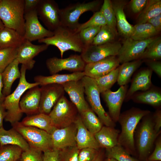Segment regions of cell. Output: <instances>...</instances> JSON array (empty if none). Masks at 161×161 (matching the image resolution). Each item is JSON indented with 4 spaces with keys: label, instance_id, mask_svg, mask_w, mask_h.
<instances>
[{
    "label": "cell",
    "instance_id": "1",
    "mask_svg": "<svg viewBox=\"0 0 161 161\" xmlns=\"http://www.w3.org/2000/svg\"><path fill=\"white\" fill-rule=\"evenodd\" d=\"M150 113L148 110L133 108L120 114L118 121L121 131L118 138V144L129 153L135 151L134 132L140 120Z\"/></svg>",
    "mask_w": 161,
    "mask_h": 161
},
{
    "label": "cell",
    "instance_id": "2",
    "mask_svg": "<svg viewBox=\"0 0 161 161\" xmlns=\"http://www.w3.org/2000/svg\"><path fill=\"white\" fill-rule=\"evenodd\" d=\"M27 68L22 65L20 69L21 76L18 83L14 91L5 97L3 102L6 110L4 120L12 125L19 122L23 113L20 109L19 103L24 93L27 90L34 86H39L38 83L28 82L26 78Z\"/></svg>",
    "mask_w": 161,
    "mask_h": 161
},
{
    "label": "cell",
    "instance_id": "3",
    "mask_svg": "<svg viewBox=\"0 0 161 161\" xmlns=\"http://www.w3.org/2000/svg\"><path fill=\"white\" fill-rule=\"evenodd\" d=\"M53 32L52 36L38 40V42L57 47L60 51L61 58L64 53L69 50L82 52L84 46L80 39L79 32L61 25Z\"/></svg>",
    "mask_w": 161,
    "mask_h": 161
},
{
    "label": "cell",
    "instance_id": "4",
    "mask_svg": "<svg viewBox=\"0 0 161 161\" xmlns=\"http://www.w3.org/2000/svg\"><path fill=\"white\" fill-rule=\"evenodd\" d=\"M0 18L5 27L24 36V0H0Z\"/></svg>",
    "mask_w": 161,
    "mask_h": 161
},
{
    "label": "cell",
    "instance_id": "5",
    "mask_svg": "<svg viewBox=\"0 0 161 161\" xmlns=\"http://www.w3.org/2000/svg\"><path fill=\"white\" fill-rule=\"evenodd\" d=\"M101 1L96 0L87 2L70 4L60 10L61 25L75 30L79 26V19L87 11L95 12L98 9Z\"/></svg>",
    "mask_w": 161,
    "mask_h": 161
},
{
    "label": "cell",
    "instance_id": "6",
    "mask_svg": "<svg viewBox=\"0 0 161 161\" xmlns=\"http://www.w3.org/2000/svg\"><path fill=\"white\" fill-rule=\"evenodd\" d=\"M24 138L30 147L43 152L52 149L51 134L38 128L22 125L20 122L12 125Z\"/></svg>",
    "mask_w": 161,
    "mask_h": 161
},
{
    "label": "cell",
    "instance_id": "7",
    "mask_svg": "<svg viewBox=\"0 0 161 161\" xmlns=\"http://www.w3.org/2000/svg\"><path fill=\"white\" fill-rule=\"evenodd\" d=\"M79 114L75 105L63 96L53 107L49 115L56 128L61 129L74 123Z\"/></svg>",
    "mask_w": 161,
    "mask_h": 161
},
{
    "label": "cell",
    "instance_id": "8",
    "mask_svg": "<svg viewBox=\"0 0 161 161\" xmlns=\"http://www.w3.org/2000/svg\"><path fill=\"white\" fill-rule=\"evenodd\" d=\"M85 89V93L90 108L105 126L114 127V122L102 106L100 98V92L94 79L86 76L81 79Z\"/></svg>",
    "mask_w": 161,
    "mask_h": 161
},
{
    "label": "cell",
    "instance_id": "9",
    "mask_svg": "<svg viewBox=\"0 0 161 161\" xmlns=\"http://www.w3.org/2000/svg\"><path fill=\"white\" fill-rule=\"evenodd\" d=\"M144 116L137 135V146L140 158H145L149 154L155 140L160 133L154 129V120L149 115Z\"/></svg>",
    "mask_w": 161,
    "mask_h": 161
},
{
    "label": "cell",
    "instance_id": "10",
    "mask_svg": "<svg viewBox=\"0 0 161 161\" xmlns=\"http://www.w3.org/2000/svg\"><path fill=\"white\" fill-rule=\"evenodd\" d=\"M118 42L85 46L80 55L86 64L95 62L110 56H117L121 46Z\"/></svg>",
    "mask_w": 161,
    "mask_h": 161
},
{
    "label": "cell",
    "instance_id": "11",
    "mask_svg": "<svg viewBox=\"0 0 161 161\" xmlns=\"http://www.w3.org/2000/svg\"><path fill=\"white\" fill-rule=\"evenodd\" d=\"M155 38L143 40L126 38L117 56L120 63L123 64L140 59L148 45Z\"/></svg>",
    "mask_w": 161,
    "mask_h": 161
},
{
    "label": "cell",
    "instance_id": "12",
    "mask_svg": "<svg viewBox=\"0 0 161 161\" xmlns=\"http://www.w3.org/2000/svg\"><path fill=\"white\" fill-rule=\"evenodd\" d=\"M46 64L51 75L64 70L73 72H82L86 64L80 55L75 54L64 58L55 57L49 58L47 60Z\"/></svg>",
    "mask_w": 161,
    "mask_h": 161
},
{
    "label": "cell",
    "instance_id": "13",
    "mask_svg": "<svg viewBox=\"0 0 161 161\" xmlns=\"http://www.w3.org/2000/svg\"><path fill=\"white\" fill-rule=\"evenodd\" d=\"M60 10L54 0H40L36 8L38 18L48 30L52 31L61 25Z\"/></svg>",
    "mask_w": 161,
    "mask_h": 161
},
{
    "label": "cell",
    "instance_id": "14",
    "mask_svg": "<svg viewBox=\"0 0 161 161\" xmlns=\"http://www.w3.org/2000/svg\"><path fill=\"white\" fill-rule=\"evenodd\" d=\"M25 39L31 42L52 36L53 32L44 28L41 24L36 9L24 14Z\"/></svg>",
    "mask_w": 161,
    "mask_h": 161
},
{
    "label": "cell",
    "instance_id": "15",
    "mask_svg": "<svg viewBox=\"0 0 161 161\" xmlns=\"http://www.w3.org/2000/svg\"><path fill=\"white\" fill-rule=\"evenodd\" d=\"M39 113L49 115L53 107L63 96L65 91L61 84H49L41 86Z\"/></svg>",
    "mask_w": 161,
    "mask_h": 161
},
{
    "label": "cell",
    "instance_id": "16",
    "mask_svg": "<svg viewBox=\"0 0 161 161\" xmlns=\"http://www.w3.org/2000/svg\"><path fill=\"white\" fill-rule=\"evenodd\" d=\"M120 63L117 56H110L95 62L86 64L83 71L85 76L97 78L118 67Z\"/></svg>",
    "mask_w": 161,
    "mask_h": 161
},
{
    "label": "cell",
    "instance_id": "17",
    "mask_svg": "<svg viewBox=\"0 0 161 161\" xmlns=\"http://www.w3.org/2000/svg\"><path fill=\"white\" fill-rule=\"evenodd\" d=\"M126 85L120 86L116 91L109 89L101 93L108 108L109 115L115 122L118 121L121 108L127 91Z\"/></svg>",
    "mask_w": 161,
    "mask_h": 161
},
{
    "label": "cell",
    "instance_id": "18",
    "mask_svg": "<svg viewBox=\"0 0 161 161\" xmlns=\"http://www.w3.org/2000/svg\"><path fill=\"white\" fill-rule=\"evenodd\" d=\"M49 46L45 44L35 45L26 39L18 48L16 58L19 64L24 66L27 69L30 70L33 68L35 63L34 58L47 50Z\"/></svg>",
    "mask_w": 161,
    "mask_h": 161
},
{
    "label": "cell",
    "instance_id": "19",
    "mask_svg": "<svg viewBox=\"0 0 161 161\" xmlns=\"http://www.w3.org/2000/svg\"><path fill=\"white\" fill-rule=\"evenodd\" d=\"M76 133L74 123L64 128L55 129L51 134L52 149L60 150L67 147L76 146Z\"/></svg>",
    "mask_w": 161,
    "mask_h": 161
},
{
    "label": "cell",
    "instance_id": "20",
    "mask_svg": "<svg viewBox=\"0 0 161 161\" xmlns=\"http://www.w3.org/2000/svg\"><path fill=\"white\" fill-rule=\"evenodd\" d=\"M62 85L79 113L90 108L85 98L84 87L81 80L67 82Z\"/></svg>",
    "mask_w": 161,
    "mask_h": 161
},
{
    "label": "cell",
    "instance_id": "21",
    "mask_svg": "<svg viewBox=\"0 0 161 161\" xmlns=\"http://www.w3.org/2000/svg\"><path fill=\"white\" fill-rule=\"evenodd\" d=\"M41 99V89L38 86L29 89L21 98L19 103L23 113L33 115L39 113Z\"/></svg>",
    "mask_w": 161,
    "mask_h": 161
},
{
    "label": "cell",
    "instance_id": "22",
    "mask_svg": "<svg viewBox=\"0 0 161 161\" xmlns=\"http://www.w3.org/2000/svg\"><path fill=\"white\" fill-rule=\"evenodd\" d=\"M74 123L77 129L76 141L78 148L80 150L86 148H91L98 150L100 147L94 135L84 126L79 113Z\"/></svg>",
    "mask_w": 161,
    "mask_h": 161
},
{
    "label": "cell",
    "instance_id": "23",
    "mask_svg": "<svg viewBox=\"0 0 161 161\" xmlns=\"http://www.w3.org/2000/svg\"><path fill=\"white\" fill-rule=\"evenodd\" d=\"M116 21V26L120 34L126 38L130 37L134 27L127 21L124 11L126 3L123 0L111 1Z\"/></svg>",
    "mask_w": 161,
    "mask_h": 161
},
{
    "label": "cell",
    "instance_id": "24",
    "mask_svg": "<svg viewBox=\"0 0 161 161\" xmlns=\"http://www.w3.org/2000/svg\"><path fill=\"white\" fill-rule=\"evenodd\" d=\"M152 71L150 69H145L140 71L134 76L131 86L127 90L125 99L131 98L138 91H145L150 89Z\"/></svg>",
    "mask_w": 161,
    "mask_h": 161
},
{
    "label": "cell",
    "instance_id": "25",
    "mask_svg": "<svg viewBox=\"0 0 161 161\" xmlns=\"http://www.w3.org/2000/svg\"><path fill=\"white\" fill-rule=\"evenodd\" d=\"M85 76L83 71L74 72L69 74H56L49 76L39 75L34 78L35 82L39 85L42 86L49 84L62 85L67 82L81 80Z\"/></svg>",
    "mask_w": 161,
    "mask_h": 161
},
{
    "label": "cell",
    "instance_id": "26",
    "mask_svg": "<svg viewBox=\"0 0 161 161\" xmlns=\"http://www.w3.org/2000/svg\"><path fill=\"white\" fill-rule=\"evenodd\" d=\"M20 122L23 126L36 127L50 134L56 129L49 115L43 113L28 116Z\"/></svg>",
    "mask_w": 161,
    "mask_h": 161
},
{
    "label": "cell",
    "instance_id": "27",
    "mask_svg": "<svg viewBox=\"0 0 161 161\" xmlns=\"http://www.w3.org/2000/svg\"><path fill=\"white\" fill-rule=\"evenodd\" d=\"M119 133L120 131L114 127L105 126L95 133L94 136L100 147L107 149L118 144Z\"/></svg>",
    "mask_w": 161,
    "mask_h": 161
},
{
    "label": "cell",
    "instance_id": "28",
    "mask_svg": "<svg viewBox=\"0 0 161 161\" xmlns=\"http://www.w3.org/2000/svg\"><path fill=\"white\" fill-rule=\"evenodd\" d=\"M19 64L17 59H15L1 73L3 85L2 93L5 97L11 93L13 83L16 80L20 78L21 72L19 69Z\"/></svg>",
    "mask_w": 161,
    "mask_h": 161
},
{
    "label": "cell",
    "instance_id": "29",
    "mask_svg": "<svg viewBox=\"0 0 161 161\" xmlns=\"http://www.w3.org/2000/svg\"><path fill=\"white\" fill-rule=\"evenodd\" d=\"M0 144L1 146L7 145H17L23 151L30 148L22 135L13 127L8 130H5L3 126L0 128Z\"/></svg>",
    "mask_w": 161,
    "mask_h": 161
},
{
    "label": "cell",
    "instance_id": "30",
    "mask_svg": "<svg viewBox=\"0 0 161 161\" xmlns=\"http://www.w3.org/2000/svg\"><path fill=\"white\" fill-rule=\"evenodd\" d=\"M26 39L16 30L4 27L0 30V49L18 48Z\"/></svg>",
    "mask_w": 161,
    "mask_h": 161
},
{
    "label": "cell",
    "instance_id": "31",
    "mask_svg": "<svg viewBox=\"0 0 161 161\" xmlns=\"http://www.w3.org/2000/svg\"><path fill=\"white\" fill-rule=\"evenodd\" d=\"M142 63L141 59H139L122 64L119 66L118 74L117 80L120 86L126 85L135 71Z\"/></svg>",
    "mask_w": 161,
    "mask_h": 161
},
{
    "label": "cell",
    "instance_id": "32",
    "mask_svg": "<svg viewBox=\"0 0 161 161\" xmlns=\"http://www.w3.org/2000/svg\"><path fill=\"white\" fill-rule=\"evenodd\" d=\"M79 114L84 125L93 134L98 132L103 126L102 122L90 108Z\"/></svg>",
    "mask_w": 161,
    "mask_h": 161
},
{
    "label": "cell",
    "instance_id": "33",
    "mask_svg": "<svg viewBox=\"0 0 161 161\" xmlns=\"http://www.w3.org/2000/svg\"><path fill=\"white\" fill-rule=\"evenodd\" d=\"M131 98L136 102L154 106H160L161 104V92L157 89H149L132 96Z\"/></svg>",
    "mask_w": 161,
    "mask_h": 161
},
{
    "label": "cell",
    "instance_id": "34",
    "mask_svg": "<svg viewBox=\"0 0 161 161\" xmlns=\"http://www.w3.org/2000/svg\"><path fill=\"white\" fill-rule=\"evenodd\" d=\"M161 14V1L148 0L144 9L140 14L137 24L147 23L150 19Z\"/></svg>",
    "mask_w": 161,
    "mask_h": 161
},
{
    "label": "cell",
    "instance_id": "35",
    "mask_svg": "<svg viewBox=\"0 0 161 161\" xmlns=\"http://www.w3.org/2000/svg\"><path fill=\"white\" fill-rule=\"evenodd\" d=\"M133 27V32L129 38L135 40H143L153 37L159 32L148 23L137 24Z\"/></svg>",
    "mask_w": 161,
    "mask_h": 161
},
{
    "label": "cell",
    "instance_id": "36",
    "mask_svg": "<svg viewBox=\"0 0 161 161\" xmlns=\"http://www.w3.org/2000/svg\"><path fill=\"white\" fill-rule=\"evenodd\" d=\"M118 71L119 67L104 76L94 79L100 93L110 89L117 81Z\"/></svg>",
    "mask_w": 161,
    "mask_h": 161
},
{
    "label": "cell",
    "instance_id": "37",
    "mask_svg": "<svg viewBox=\"0 0 161 161\" xmlns=\"http://www.w3.org/2000/svg\"><path fill=\"white\" fill-rule=\"evenodd\" d=\"M22 149L19 147L7 145L0 147V161H16L21 157Z\"/></svg>",
    "mask_w": 161,
    "mask_h": 161
},
{
    "label": "cell",
    "instance_id": "38",
    "mask_svg": "<svg viewBox=\"0 0 161 161\" xmlns=\"http://www.w3.org/2000/svg\"><path fill=\"white\" fill-rule=\"evenodd\" d=\"M117 34L116 30L107 24L103 26L94 38L92 44L98 45L112 42Z\"/></svg>",
    "mask_w": 161,
    "mask_h": 161
},
{
    "label": "cell",
    "instance_id": "39",
    "mask_svg": "<svg viewBox=\"0 0 161 161\" xmlns=\"http://www.w3.org/2000/svg\"><path fill=\"white\" fill-rule=\"evenodd\" d=\"M161 58V38L155 37L148 45L140 59L157 61Z\"/></svg>",
    "mask_w": 161,
    "mask_h": 161
},
{
    "label": "cell",
    "instance_id": "40",
    "mask_svg": "<svg viewBox=\"0 0 161 161\" xmlns=\"http://www.w3.org/2000/svg\"><path fill=\"white\" fill-rule=\"evenodd\" d=\"M107 157H112L117 161H138L131 157L119 144L110 148L106 149Z\"/></svg>",
    "mask_w": 161,
    "mask_h": 161
},
{
    "label": "cell",
    "instance_id": "41",
    "mask_svg": "<svg viewBox=\"0 0 161 161\" xmlns=\"http://www.w3.org/2000/svg\"><path fill=\"white\" fill-rule=\"evenodd\" d=\"M18 48H8L0 49V73L16 58Z\"/></svg>",
    "mask_w": 161,
    "mask_h": 161
},
{
    "label": "cell",
    "instance_id": "42",
    "mask_svg": "<svg viewBox=\"0 0 161 161\" xmlns=\"http://www.w3.org/2000/svg\"><path fill=\"white\" fill-rule=\"evenodd\" d=\"M100 10L103 14L107 25L116 30V19L111 1L104 0Z\"/></svg>",
    "mask_w": 161,
    "mask_h": 161
},
{
    "label": "cell",
    "instance_id": "43",
    "mask_svg": "<svg viewBox=\"0 0 161 161\" xmlns=\"http://www.w3.org/2000/svg\"><path fill=\"white\" fill-rule=\"evenodd\" d=\"M106 20L101 11L95 12L92 16L86 22L79 24L77 29L75 30L78 33L85 28L92 27H102L106 25Z\"/></svg>",
    "mask_w": 161,
    "mask_h": 161
},
{
    "label": "cell",
    "instance_id": "44",
    "mask_svg": "<svg viewBox=\"0 0 161 161\" xmlns=\"http://www.w3.org/2000/svg\"><path fill=\"white\" fill-rule=\"evenodd\" d=\"M101 27H88L79 32L80 39L84 46L92 44L93 40L99 31Z\"/></svg>",
    "mask_w": 161,
    "mask_h": 161
},
{
    "label": "cell",
    "instance_id": "45",
    "mask_svg": "<svg viewBox=\"0 0 161 161\" xmlns=\"http://www.w3.org/2000/svg\"><path fill=\"white\" fill-rule=\"evenodd\" d=\"M59 151V161H78L80 150L76 146L67 147Z\"/></svg>",
    "mask_w": 161,
    "mask_h": 161
},
{
    "label": "cell",
    "instance_id": "46",
    "mask_svg": "<svg viewBox=\"0 0 161 161\" xmlns=\"http://www.w3.org/2000/svg\"><path fill=\"white\" fill-rule=\"evenodd\" d=\"M43 152L30 147L23 151L21 157V161H43Z\"/></svg>",
    "mask_w": 161,
    "mask_h": 161
},
{
    "label": "cell",
    "instance_id": "47",
    "mask_svg": "<svg viewBox=\"0 0 161 161\" xmlns=\"http://www.w3.org/2000/svg\"><path fill=\"white\" fill-rule=\"evenodd\" d=\"M98 150L86 148L80 150L78 161H92L98 153Z\"/></svg>",
    "mask_w": 161,
    "mask_h": 161
},
{
    "label": "cell",
    "instance_id": "48",
    "mask_svg": "<svg viewBox=\"0 0 161 161\" xmlns=\"http://www.w3.org/2000/svg\"><path fill=\"white\" fill-rule=\"evenodd\" d=\"M43 161H59V151L53 149L43 152Z\"/></svg>",
    "mask_w": 161,
    "mask_h": 161
},
{
    "label": "cell",
    "instance_id": "49",
    "mask_svg": "<svg viewBox=\"0 0 161 161\" xmlns=\"http://www.w3.org/2000/svg\"><path fill=\"white\" fill-rule=\"evenodd\" d=\"M148 161H160L161 160V140L159 137L157 141L154 149L149 157Z\"/></svg>",
    "mask_w": 161,
    "mask_h": 161
},
{
    "label": "cell",
    "instance_id": "50",
    "mask_svg": "<svg viewBox=\"0 0 161 161\" xmlns=\"http://www.w3.org/2000/svg\"><path fill=\"white\" fill-rule=\"evenodd\" d=\"M147 0H132L131 4L133 12L137 13L142 11L145 8L147 2Z\"/></svg>",
    "mask_w": 161,
    "mask_h": 161
},
{
    "label": "cell",
    "instance_id": "51",
    "mask_svg": "<svg viewBox=\"0 0 161 161\" xmlns=\"http://www.w3.org/2000/svg\"><path fill=\"white\" fill-rule=\"evenodd\" d=\"M40 0H24V14L36 9Z\"/></svg>",
    "mask_w": 161,
    "mask_h": 161
},
{
    "label": "cell",
    "instance_id": "52",
    "mask_svg": "<svg viewBox=\"0 0 161 161\" xmlns=\"http://www.w3.org/2000/svg\"><path fill=\"white\" fill-rule=\"evenodd\" d=\"M148 63V66L152 71H154L160 78L161 77V63L160 61H153Z\"/></svg>",
    "mask_w": 161,
    "mask_h": 161
},
{
    "label": "cell",
    "instance_id": "53",
    "mask_svg": "<svg viewBox=\"0 0 161 161\" xmlns=\"http://www.w3.org/2000/svg\"><path fill=\"white\" fill-rule=\"evenodd\" d=\"M147 23L151 24L159 32L161 30V14L149 19Z\"/></svg>",
    "mask_w": 161,
    "mask_h": 161
},
{
    "label": "cell",
    "instance_id": "54",
    "mask_svg": "<svg viewBox=\"0 0 161 161\" xmlns=\"http://www.w3.org/2000/svg\"><path fill=\"white\" fill-rule=\"evenodd\" d=\"M154 129L157 133H160L161 127V112L160 110L157 111L154 116Z\"/></svg>",
    "mask_w": 161,
    "mask_h": 161
},
{
    "label": "cell",
    "instance_id": "55",
    "mask_svg": "<svg viewBox=\"0 0 161 161\" xmlns=\"http://www.w3.org/2000/svg\"><path fill=\"white\" fill-rule=\"evenodd\" d=\"M6 115V110L3 103H0V128L3 127V121Z\"/></svg>",
    "mask_w": 161,
    "mask_h": 161
},
{
    "label": "cell",
    "instance_id": "56",
    "mask_svg": "<svg viewBox=\"0 0 161 161\" xmlns=\"http://www.w3.org/2000/svg\"><path fill=\"white\" fill-rule=\"evenodd\" d=\"M3 86L1 74L0 73V103H3L5 97L2 93Z\"/></svg>",
    "mask_w": 161,
    "mask_h": 161
},
{
    "label": "cell",
    "instance_id": "57",
    "mask_svg": "<svg viewBox=\"0 0 161 161\" xmlns=\"http://www.w3.org/2000/svg\"><path fill=\"white\" fill-rule=\"evenodd\" d=\"M102 155L100 153L98 152V153L93 160L92 161H102Z\"/></svg>",
    "mask_w": 161,
    "mask_h": 161
},
{
    "label": "cell",
    "instance_id": "58",
    "mask_svg": "<svg viewBox=\"0 0 161 161\" xmlns=\"http://www.w3.org/2000/svg\"><path fill=\"white\" fill-rule=\"evenodd\" d=\"M106 161H117L115 159L112 157H107Z\"/></svg>",
    "mask_w": 161,
    "mask_h": 161
},
{
    "label": "cell",
    "instance_id": "59",
    "mask_svg": "<svg viewBox=\"0 0 161 161\" xmlns=\"http://www.w3.org/2000/svg\"><path fill=\"white\" fill-rule=\"evenodd\" d=\"M4 27V24L0 18V30L3 28Z\"/></svg>",
    "mask_w": 161,
    "mask_h": 161
},
{
    "label": "cell",
    "instance_id": "60",
    "mask_svg": "<svg viewBox=\"0 0 161 161\" xmlns=\"http://www.w3.org/2000/svg\"><path fill=\"white\" fill-rule=\"evenodd\" d=\"M16 161H21V159L20 158V159H19V160H17Z\"/></svg>",
    "mask_w": 161,
    "mask_h": 161
},
{
    "label": "cell",
    "instance_id": "61",
    "mask_svg": "<svg viewBox=\"0 0 161 161\" xmlns=\"http://www.w3.org/2000/svg\"><path fill=\"white\" fill-rule=\"evenodd\" d=\"M1 145H0V147H1Z\"/></svg>",
    "mask_w": 161,
    "mask_h": 161
}]
</instances>
